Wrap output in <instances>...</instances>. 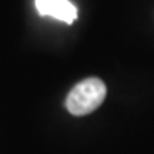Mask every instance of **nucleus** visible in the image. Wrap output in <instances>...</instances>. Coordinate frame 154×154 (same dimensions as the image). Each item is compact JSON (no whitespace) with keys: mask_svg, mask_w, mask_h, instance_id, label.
Here are the masks:
<instances>
[{"mask_svg":"<svg viewBox=\"0 0 154 154\" xmlns=\"http://www.w3.org/2000/svg\"><path fill=\"white\" fill-rule=\"evenodd\" d=\"M107 88L97 77L82 80L70 90L66 99V109L73 116H86L99 109L104 101Z\"/></svg>","mask_w":154,"mask_h":154,"instance_id":"nucleus-1","label":"nucleus"},{"mask_svg":"<svg viewBox=\"0 0 154 154\" xmlns=\"http://www.w3.org/2000/svg\"><path fill=\"white\" fill-rule=\"evenodd\" d=\"M38 14L72 24L77 19V9L69 0H34Z\"/></svg>","mask_w":154,"mask_h":154,"instance_id":"nucleus-2","label":"nucleus"}]
</instances>
